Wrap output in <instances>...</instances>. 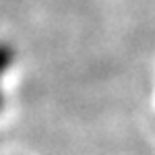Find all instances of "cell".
<instances>
[]
</instances>
